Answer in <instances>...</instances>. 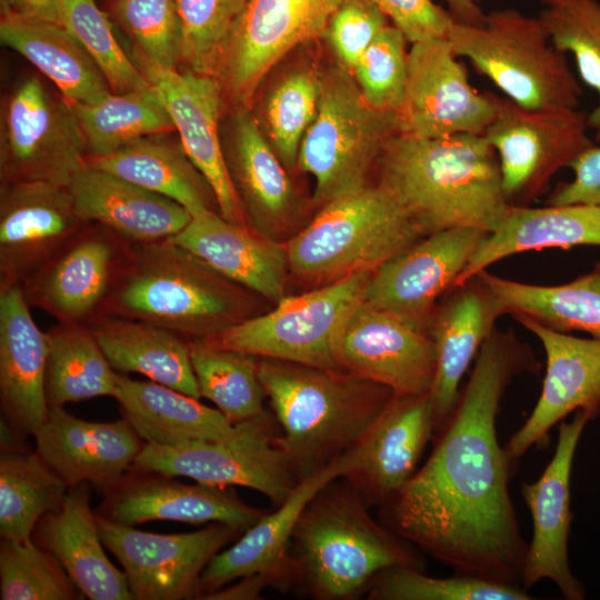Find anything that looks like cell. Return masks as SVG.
<instances>
[{
  "instance_id": "cell-10",
  "label": "cell",
  "mask_w": 600,
  "mask_h": 600,
  "mask_svg": "<svg viewBox=\"0 0 600 600\" xmlns=\"http://www.w3.org/2000/svg\"><path fill=\"white\" fill-rule=\"evenodd\" d=\"M277 423L264 411L236 423L237 432L229 439L178 446L144 443L131 467L206 484L250 488L280 506L301 480L276 444Z\"/></svg>"
},
{
  "instance_id": "cell-15",
  "label": "cell",
  "mask_w": 600,
  "mask_h": 600,
  "mask_svg": "<svg viewBox=\"0 0 600 600\" xmlns=\"http://www.w3.org/2000/svg\"><path fill=\"white\" fill-rule=\"evenodd\" d=\"M132 244L90 222L20 286L30 307L59 323L90 327L107 304L130 259Z\"/></svg>"
},
{
  "instance_id": "cell-45",
  "label": "cell",
  "mask_w": 600,
  "mask_h": 600,
  "mask_svg": "<svg viewBox=\"0 0 600 600\" xmlns=\"http://www.w3.org/2000/svg\"><path fill=\"white\" fill-rule=\"evenodd\" d=\"M60 24L93 59L112 92L151 88L130 54L118 42L108 16L94 0H62Z\"/></svg>"
},
{
  "instance_id": "cell-39",
  "label": "cell",
  "mask_w": 600,
  "mask_h": 600,
  "mask_svg": "<svg viewBox=\"0 0 600 600\" xmlns=\"http://www.w3.org/2000/svg\"><path fill=\"white\" fill-rule=\"evenodd\" d=\"M478 274L497 296L503 314L600 339V263L574 280L556 286L519 282L487 270Z\"/></svg>"
},
{
  "instance_id": "cell-56",
  "label": "cell",
  "mask_w": 600,
  "mask_h": 600,
  "mask_svg": "<svg viewBox=\"0 0 600 600\" xmlns=\"http://www.w3.org/2000/svg\"><path fill=\"white\" fill-rule=\"evenodd\" d=\"M446 2L456 22L469 26L483 23L486 12L481 8V0H446Z\"/></svg>"
},
{
  "instance_id": "cell-19",
  "label": "cell",
  "mask_w": 600,
  "mask_h": 600,
  "mask_svg": "<svg viewBox=\"0 0 600 600\" xmlns=\"http://www.w3.org/2000/svg\"><path fill=\"white\" fill-rule=\"evenodd\" d=\"M338 362L397 397H412L430 393L437 356L427 332L362 300L340 336Z\"/></svg>"
},
{
  "instance_id": "cell-44",
  "label": "cell",
  "mask_w": 600,
  "mask_h": 600,
  "mask_svg": "<svg viewBox=\"0 0 600 600\" xmlns=\"http://www.w3.org/2000/svg\"><path fill=\"white\" fill-rule=\"evenodd\" d=\"M84 597L53 553L33 539L1 541V600H79Z\"/></svg>"
},
{
  "instance_id": "cell-7",
  "label": "cell",
  "mask_w": 600,
  "mask_h": 600,
  "mask_svg": "<svg viewBox=\"0 0 600 600\" xmlns=\"http://www.w3.org/2000/svg\"><path fill=\"white\" fill-rule=\"evenodd\" d=\"M423 237L389 193L369 183L319 208L284 249L297 276L333 281L376 270Z\"/></svg>"
},
{
  "instance_id": "cell-37",
  "label": "cell",
  "mask_w": 600,
  "mask_h": 600,
  "mask_svg": "<svg viewBox=\"0 0 600 600\" xmlns=\"http://www.w3.org/2000/svg\"><path fill=\"white\" fill-rule=\"evenodd\" d=\"M111 367L200 399L190 340L141 320L103 316L90 326Z\"/></svg>"
},
{
  "instance_id": "cell-6",
  "label": "cell",
  "mask_w": 600,
  "mask_h": 600,
  "mask_svg": "<svg viewBox=\"0 0 600 600\" xmlns=\"http://www.w3.org/2000/svg\"><path fill=\"white\" fill-rule=\"evenodd\" d=\"M320 78L318 110L297 163L313 178L318 208L368 186L384 147L399 133L398 114L370 106L340 63L320 69Z\"/></svg>"
},
{
  "instance_id": "cell-50",
  "label": "cell",
  "mask_w": 600,
  "mask_h": 600,
  "mask_svg": "<svg viewBox=\"0 0 600 600\" xmlns=\"http://www.w3.org/2000/svg\"><path fill=\"white\" fill-rule=\"evenodd\" d=\"M112 13L134 47L156 62H181V26L174 0H114Z\"/></svg>"
},
{
  "instance_id": "cell-38",
  "label": "cell",
  "mask_w": 600,
  "mask_h": 600,
  "mask_svg": "<svg viewBox=\"0 0 600 600\" xmlns=\"http://www.w3.org/2000/svg\"><path fill=\"white\" fill-rule=\"evenodd\" d=\"M1 420L0 536L28 541L43 514L58 508L69 490L64 480Z\"/></svg>"
},
{
  "instance_id": "cell-49",
  "label": "cell",
  "mask_w": 600,
  "mask_h": 600,
  "mask_svg": "<svg viewBox=\"0 0 600 600\" xmlns=\"http://www.w3.org/2000/svg\"><path fill=\"white\" fill-rule=\"evenodd\" d=\"M408 40L393 24H387L351 71L363 98L376 109L398 114L404 97Z\"/></svg>"
},
{
  "instance_id": "cell-13",
  "label": "cell",
  "mask_w": 600,
  "mask_h": 600,
  "mask_svg": "<svg viewBox=\"0 0 600 600\" xmlns=\"http://www.w3.org/2000/svg\"><path fill=\"white\" fill-rule=\"evenodd\" d=\"M346 0H249L214 72L223 103L251 108L271 69L290 51L322 37Z\"/></svg>"
},
{
  "instance_id": "cell-17",
  "label": "cell",
  "mask_w": 600,
  "mask_h": 600,
  "mask_svg": "<svg viewBox=\"0 0 600 600\" xmlns=\"http://www.w3.org/2000/svg\"><path fill=\"white\" fill-rule=\"evenodd\" d=\"M129 54L160 97L188 157L211 186L219 213L248 226L224 159L219 130L224 103L217 79L160 64L134 46Z\"/></svg>"
},
{
  "instance_id": "cell-36",
  "label": "cell",
  "mask_w": 600,
  "mask_h": 600,
  "mask_svg": "<svg viewBox=\"0 0 600 600\" xmlns=\"http://www.w3.org/2000/svg\"><path fill=\"white\" fill-rule=\"evenodd\" d=\"M170 132L136 139L114 152L86 160V164L124 178L167 197L191 214L219 212L214 192L188 157L180 139Z\"/></svg>"
},
{
  "instance_id": "cell-53",
  "label": "cell",
  "mask_w": 600,
  "mask_h": 600,
  "mask_svg": "<svg viewBox=\"0 0 600 600\" xmlns=\"http://www.w3.org/2000/svg\"><path fill=\"white\" fill-rule=\"evenodd\" d=\"M573 178L557 187L548 204L590 203L600 206V146L586 149L569 167Z\"/></svg>"
},
{
  "instance_id": "cell-51",
  "label": "cell",
  "mask_w": 600,
  "mask_h": 600,
  "mask_svg": "<svg viewBox=\"0 0 600 600\" xmlns=\"http://www.w3.org/2000/svg\"><path fill=\"white\" fill-rule=\"evenodd\" d=\"M387 24L388 18L371 0H346L330 18L322 37L337 62L351 72Z\"/></svg>"
},
{
  "instance_id": "cell-34",
  "label": "cell",
  "mask_w": 600,
  "mask_h": 600,
  "mask_svg": "<svg viewBox=\"0 0 600 600\" xmlns=\"http://www.w3.org/2000/svg\"><path fill=\"white\" fill-rule=\"evenodd\" d=\"M122 418L144 443L178 446L194 440H223L237 432L236 423L194 397L154 381L117 373Z\"/></svg>"
},
{
  "instance_id": "cell-18",
  "label": "cell",
  "mask_w": 600,
  "mask_h": 600,
  "mask_svg": "<svg viewBox=\"0 0 600 600\" xmlns=\"http://www.w3.org/2000/svg\"><path fill=\"white\" fill-rule=\"evenodd\" d=\"M487 233L451 228L421 238L373 271L363 300L429 334L439 299L454 286Z\"/></svg>"
},
{
  "instance_id": "cell-47",
  "label": "cell",
  "mask_w": 600,
  "mask_h": 600,
  "mask_svg": "<svg viewBox=\"0 0 600 600\" xmlns=\"http://www.w3.org/2000/svg\"><path fill=\"white\" fill-rule=\"evenodd\" d=\"M538 17L553 46L573 56L579 77L598 93L599 102L588 114V126L600 141V2L576 0L544 8Z\"/></svg>"
},
{
  "instance_id": "cell-2",
  "label": "cell",
  "mask_w": 600,
  "mask_h": 600,
  "mask_svg": "<svg viewBox=\"0 0 600 600\" xmlns=\"http://www.w3.org/2000/svg\"><path fill=\"white\" fill-rule=\"evenodd\" d=\"M376 170V183L424 237L451 228L490 232L510 204L497 154L483 134L398 133L384 147Z\"/></svg>"
},
{
  "instance_id": "cell-33",
  "label": "cell",
  "mask_w": 600,
  "mask_h": 600,
  "mask_svg": "<svg viewBox=\"0 0 600 600\" xmlns=\"http://www.w3.org/2000/svg\"><path fill=\"white\" fill-rule=\"evenodd\" d=\"M579 246L600 247L599 204L532 208L510 203L498 224L483 237L454 286L521 252Z\"/></svg>"
},
{
  "instance_id": "cell-20",
  "label": "cell",
  "mask_w": 600,
  "mask_h": 600,
  "mask_svg": "<svg viewBox=\"0 0 600 600\" xmlns=\"http://www.w3.org/2000/svg\"><path fill=\"white\" fill-rule=\"evenodd\" d=\"M590 417L578 410L571 421L562 420L552 459L540 478L521 486L522 498L532 518V538L527 548L521 577L526 590L542 579L551 580L564 599L582 600L586 591L569 564L568 541L570 477L573 457Z\"/></svg>"
},
{
  "instance_id": "cell-35",
  "label": "cell",
  "mask_w": 600,
  "mask_h": 600,
  "mask_svg": "<svg viewBox=\"0 0 600 600\" xmlns=\"http://www.w3.org/2000/svg\"><path fill=\"white\" fill-rule=\"evenodd\" d=\"M0 40L50 79L71 104L96 101L111 92L93 59L60 23L6 11Z\"/></svg>"
},
{
  "instance_id": "cell-21",
  "label": "cell",
  "mask_w": 600,
  "mask_h": 600,
  "mask_svg": "<svg viewBox=\"0 0 600 600\" xmlns=\"http://www.w3.org/2000/svg\"><path fill=\"white\" fill-rule=\"evenodd\" d=\"M88 223L67 186L0 183V287L21 286Z\"/></svg>"
},
{
  "instance_id": "cell-11",
  "label": "cell",
  "mask_w": 600,
  "mask_h": 600,
  "mask_svg": "<svg viewBox=\"0 0 600 600\" xmlns=\"http://www.w3.org/2000/svg\"><path fill=\"white\" fill-rule=\"evenodd\" d=\"M73 107L37 77L19 81L1 102L0 183L69 184L86 166Z\"/></svg>"
},
{
  "instance_id": "cell-12",
  "label": "cell",
  "mask_w": 600,
  "mask_h": 600,
  "mask_svg": "<svg viewBox=\"0 0 600 600\" xmlns=\"http://www.w3.org/2000/svg\"><path fill=\"white\" fill-rule=\"evenodd\" d=\"M496 106L483 136L497 154L512 204L541 194L559 170L593 144L588 116L577 108L530 109L498 96Z\"/></svg>"
},
{
  "instance_id": "cell-22",
  "label": "cell",
  "mask_w": 600,
  "mask_h": 600,
  "mask_svg": "<svg viewBox=\"0 0 600 600\" xmlns=\"http://www.w3.org/2000/svg\"><path fill=\"white\" fill-rule=\"evenodd\" d=\"M162 472L130 467L104 492L98 514L124 526L151 520L222 522L243 531L267 512L241 501L229 487L187 484Z\"/></svg>"
},
{
  "instance_id": "cell-48",
  "label": "cell",
  "mask_w": 600,
  "mask_h": 600,
  "mask_svg": "<svg viewBox=\"0 0 600 600\" xmlns=\"http://www.w3.org/2000/svg\"><path fill=\"white\" fill-rule=\"evenodd\" d=\"M181 26V61L214 76L223 50L249 0H174Z\"/></svg>"
},
{
  "instance_id": "cell-32",
  "label": "cell",
  "mask_w": 600,
  "mask_h": 600,
  "mask_svg": "<svg viewBox=\"0 0 600 600\" xmlns=\"http://www.w3.org/2000/svg\"><path fill=\"white\" fill-rule=\"evenodd\" d=\"M89 482L70 487L61 504L43 514L32 539L59 560L91 600H132L126 573L106 556Z\"/></svg>"
},
{
  "instance_id": "cell-54",
  "label": "cell",
  "mask_w": 600,
  "mask_h": 600,
  "mask_svg": "<svg viewBox=\"0 0 600 600\" xmlns=\"http://www.w3.org/2000/svg\"><path fill=\"white\" fill-rule=\"evenodd\" d=\"M269 586H277L272 577L264 573L243 577L238 583L232 587H222L210 593L204 594L201 599L216 600H248L259 599L261 590Z\"/></svg>"
},
{
  "instance_id": "cell-29",
  "label": "cell",
  "mask_w": 600,
  "mask_h": 600,
  "mask_svg": "<svg viewBox=\"0 0 600 600\" xmlns=\"http://www.w3.org/2000/svg\"><path fill=\"white\" fill-rule=\"evenodd\" d=\"M20 286L0 287V403L2 419L20 436L43 423L48 339L33 320Z\"/></svg>"
},
{
  "instance_id": "cell-23",
  "label": "cell",
  "mask_w": 600,
  "mask_h": 600,
  "mask_svg": "<svg viewBox=\"0 0 600 600\" xmlns=\"http://www.w3.org/2000/svg\"><path fill=\"white\" fill-rule=\"evenodd\" d=\"M517 321L541 342L546 374L533 410L506 446L516 460L569 413L582 410L592 420L600 411V339L574 337L530 319Z\"/></svg>"
},
{
  "instance_id": "cell-1",
  "label": "cell",
  "mask_w": 600,
  "mask_h": 600,
  "mask_svg": "<svg viewBox=\"0 0 600 600\" xmlns=\"http://www.w3.org/2000/svg\"><path fill=\"white\" fill-rule=\"evenodd\" d=\"M537 364L514 334L494 329L426 463L382 506L387 528L454 573L522 587L528 543L509 493L516 459L498 441L497 417L512 378Z\"/></svg>"
},
{
  "instance_id": "cell-57",
  "label": "cell",
  "mask_w": 600,
  "mask_h": 600,
  "mask_svg": "<svg viewBox=\"0 0 600 600\" xmlns=\"http://www.w3.org/2000/svg\"><path fill=\"white\" fill-rule=\"evenodd\" d=\"M546 6V8L559 7L576 0H538Z\"/></svg>"
},
{
  "instance_id": "cell-4",
  "label": "cell",
  "mask_w": 600,
  "mask_h": 600,
  "mask_svg": "<svg viewBox=\"0 0 600 600\" xmlns=\"http://www.w3.org/2000/svg\"><path fill=\"white\" fill-rule=\"evenodd\" d=\"M329 482L308 502L294 527L289 562L292 581L318 600H346L368 592L386 569H422L412 544L368 512L349 482Z\"/></svg>"
},
{
  "instance_id": "cell-55",
  "label": "cell",
  "mask_w": 600,
  "mask_h": 600,
  "mask_svg": "<svg viewBox=\"0 0 600 600\" xmlns=\"http://www.w3.org/2000/svg\"><path fill=\"white\" fill-rule=\"evenodd\" d=\"M1 12L60 23L62 0H0Z\"/></svg>"
},
{
  "instance_id": "cell-14",
  "label": "cell",
  "mask_w": 600,
  "mask_h": 600,
  "mask_svg": "<svg viewBox=\"0 0 600 600\" xmlns=\"http://www.w3.org/2000/svg\"><path fill=\"white\" fill-rule=\"evenodd\" d=\"M103 546L119 560L132 599H198L200 578L212 558L244 531L213 522L193 532L160 534L96 513Z\"/></svg>"
},
{
  "instance_id": "cell-16",
  "label": "cell",
  "mask_w": 600,
  "mask_h": 600,
  "mask_svg": "<svg viewBox=\"0 0 600 600\" xmlns=\"http://www.w3.org/2000/svg\"><path fill=\"white\" fill-rule=\"evenodd\" d=\"M448 38L412 43L399 133L416 138L483 134L492 121L497 96L474 89Z\"/></svg>"
},
{
  "instance_id": "cell-46",
  "label": "cell",
  "mask_w": 600,
  "mask_h": 600,
  "mask_svg": "<svg viewBox=\"0 0 600 600\" xmlns=\"http://www.w3.org/2000/svg\"><path fill=\"white\" fill-rule=\"evenodd\" d=\"M368 599L374 600H530L520 586L458 574L432 578L421 569L398 566L383 570L372 581Z\"/></svg>"
},
{
  "instance_id": "cell-41",
  "label": "cell",
  "mask_w": 600,
  "mask_h": 600,
  "mask_svg": "<svg viewBox=\"0 0 600 600\" xmlns=\"http://www.w3.org/2000/svg\"><path fill=\"white\" fill-rule=\"evenodd\" d=\"M72 107L84 139L87 159L104 157L146 136L174 131L152 86L124 93L111 91L96 101Z\"/></svg>"
},
{
  "instance_id": "cell-24",
  "label": "cell",
  "mask_w": 600,
  "mask_h": 600,
  "mask_svg": "<svg viewBox=\"0 0 600 600\" xmlns=\"http://www.w3.org/2000/svg\"><path fill=\"white\" fill-rule=\"evenodd\" d=\"M230 179L248 226L278 241L290 232L299 201L288 169L251 108H233L222 140Z\"/></svg>"
},
{
  "instance_id": "cell-52",
  "label": "cell",
  "mask_w": 600,
  "mask_h": 600,
  "mask_svg": "<svg viewBox=\"0 0 600 600\" xmlns=\"http://www.w3.org/2000/svg\"><path fill=\"white\" fill-rule=\"evenodd\" d=\"M407 38L410 44L446 38L456 22L449 11L432 0H371Z\"/></svg>"
},
{
  "instance_id": "cell-9",
  "label": "cell",
  "mask_w": 600,
  "mask_h": 600,
  "mask_svg": "<svg viewBox=\"0 0 600 600\" xmlns=\"http://www.w3.org/2000/svg\"><path fill=\"white\" fill-rule=\"evenodd\" d=\"M373 271H356L312 291L284 297L271 311L201 341L253 357L341 370L340 336L363 300Z\"/></svg>"
},
{
  "instance_id": "cell-26",
  "label": "cell",
  "mask_w": 600,
  "mask_h": 600,
  "mask_svg": "<svg viewBox=\"0 0 600 600\" xmlns=\"http://www.w3.org/2000/svg\"><path fill=\"white\" fill-rule=\"evenodd\" d=\"M33 437L37 452L69 488L89 482L103 493L122 478L144 446L123 418L87 421L63 407H49Z\"/></svg>"
},
{
  "instance_id": "cell-31",
  "label": "cell",
  "mask_w": 600,
  "mask_h": 600,
  "mask_svg": "<svg viewBox=\"0 0 600 600\" xmlns=\"http://www.w3.org/2000/svg\"><path fill=\"white\" fill-rule=\"evenodd\" d=\"M68 188L84 221L99 223L131 244L173 238L191 219L178 202L87 164Z\"/></svg>"
},
{
  "instance_id": "cell-30",
  "label": "cell",
  "mask_w": 600,
  "mask_h": 600,
  "mask_svg": "<svg viewBox=\"0 0 600 600\" xmlns=\"http://www.w3.org/2000/svg\"><path fill=\"white\" fill-rule=\"evenodd\" d=\"M216 272L257 297L279 302L284 298L288 259L284 246L219 212L191 214L173 238Z\"/></svg>"
},
{
  "instance_id": "cell-43",
  "label": "cell",
  "mask_w": 600,
  "mask_h": 600,
  "mask_svg": "<svg viewBox=\"0 0 600 600\" xmlns=\"http://www.w3.org/2000/svg\"><path fill=\"white\" fill-rule=\"evenodd\" d=\"M320 68L296 67L270 88L261 108V127L288 170L297 169L301 141L320 98Z\"/></svg>"
},
{
  "instance_id": "cell-27",
  "label": "cell",
  "mask_w": 600,
  "mask_h": 600,
  "mask_svg": "<svg viewBox=\"0 0 600 600\" xmlns=\"http://www.w3.org/2000/svg\"><path fill=\"white\" fill-rule=\"evenodd\" d=\"M436 433L430 393L393 396L363 440L359 458L344 477L368 506L388 502L413 476Z\"/></svg>"
},
{
  "instance_id": "cell-42",
  "label": "cell",
  "mask_w": 600,
  "mask_h": 600,
  "mask_svg": "<svg viewBox=\"0 0 600 600\" xmlns=\"http://www.w3.org/2000/svg\"><path fill=\"white\" fill-rule=\"evenodd\" d=\"M190 357L201 398L212 401L232 423L266 411L256 357L201 340L190 341Z\"/></svg>"
},
{
  "instance_id": "cell-25",
  "label": "cell",
  "mask_w": 600,
  "mask_h": 600,
  "mask_svg": "<svg viewBox=\"0 0 600 600\" xmlns=\"http://www.w3.org/2000/svg\"><path fill=\"white\" fill-rule=\"evenodd\" d=\"M358 452L353 448L303 478L276 511L262 516L229 549L216 554L201 574L198 599L234 579L258 573L269 574L277 586L292 582L289 546L301 512L319 490L354 468Z\"/></svg>"
},
{
  "instance_id": "cell-8",
  "label": "cell",
  "mask_w": 600,
  "mask_h": 600,
  "mask_svg": "<svg viewBox=\"0 0 600 600\" xmlns=\"http://www.w3.org/2000/svg\"><path fill=\"white\" fill-rule=\"evenodd\" d=\"M447 38L459 58H467L517 104L578 107L581 87L539 17L516 9L493 10L480 26L454 22Z\"/></svg>"
},
{
  "instance_id": "cell-40",
  "label": "cell",
  "mask_w": 600,
  "mask_h": 600,
  "mask_svg": "<svg viewBox=\"0 0 600 600\" xmlns=\"http://www.w3.org/2000/svg\"><path fill=\"white\" fill-rule=\"evenodd\" d=\"M46 333V397L49 407H63L102 396L114 398L118 372L111 367L90 327L58 322Z\"/></svg>"
},
{
  "instance_id": "cell-28",
  "label": "cell",
  "mask_w": 600,
  "mask_h": 600,
  "mask_svg": "<svg viewBox=\"0 0 600 600\" xmlns=\"http://www.w3.org/2000/svg\"><path fill=\"white\" fill-rule=\"evenodd\" d=\"M501 316L500 301L479 274L452 287L439 302L429 329L437 356L430 391L436 432L453 410L464 373Z\"/></svg>"
},
{
  "instance_id": "cell-3",
  "label": "cell",
  "mask_w": 600,
  "mask_h": 600,
  "mask_svg": "<svg viewBox=\"0 0 600 600\" xmlns=\"http://www.w3.org/2000/svg\"><path fill=\"white\" fill-rule=\"evenodd\" d=\"M258 374L280 426L276 444L300 480L356 448L394 396L343 370L282 360L261 358Z\"/></svg>"
},
{
  "instance_id": "cell-5",
  "label": "cell",
  "mask_w": 600,
  "mask_h": 600,
  "mask_svg": "<svg viewBox=\"0 0 600 600\" xmlns=\"http://www.w3.org/2000/svg\"><path fill=\"white\" fill-rule=\"evenodd\" d=\"M256 298L164 239L132 244L106 316L149 322L190 341L204 340L258 314Z\"/></svg>"
}]
</instances>
